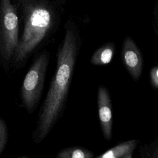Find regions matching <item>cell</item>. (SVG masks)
<instances>
[{
	"mask_svg": "<svg viewBox=\"0 0 158 158\" xmlns=\"http://www.w3.org/2000/svg\"><path fill=\"white\" fill-rule=\"evenodd\" d=\"M78 44L73 31L67 28L57 55V65L46 98L39 112L33 133L35 143H40L50 133L60 117L67 98L72 80Z\"/></svg>",
	"mask_w": 158,
	"mask_h": 158,
	"instance_id": "1",
	"label": "cell"
},
{
	"mask_svg": "<svg viewBox=\"0 0 158 158\" xmlns=\"http://www.w3.org/2000/svg\"><path fill=\"white\" fill-rule=\"evenodd\" d=\"M137 144L135 139L122 143L103 154L98 156V158H131L133 151Z\"/></svg>",
	"mask_w": 158,
	"mask_h": 158,
	"instance_id": "7",
	"label": "cell"
},
{
	"mask_svg": "<svg viewBox=\"0 0 158 158\" xmlns=\"http://www.w3.org/2000/svg\"><path fill=\"white\" fill-rule=\"evenodd\" d=\"M98 106L101 130L104 138L109 141L112 138V106L107 90L103 86L98 89Z\"/></svg>",
	"mask_w": 158,
	"mask_h": 158,
	"instance_id": "6",
	"label": "cell"
},
{
	"mask_svg": "<svg viewBox=\"0 0 158 158\" xmlns=\"http://www.w3.org/2000/svg\"><path fill=\"white\" fill-rule=\"evenodd\" d=\"M17 9L10 0H0V62L8 69L19 40Z\"/></svg>",
	"mask_w": 158,
	"mask_h": 158,
	"instance_id": "4",
	"label": "cell"
},
{
	"mask_svg": "<svg viewBox=\"0 0 158 158\" xmlns=\"http://www.w3.org/2000/svg\"><path fill=\"white\" fill-rule=\"evenodd\" d=\"M114 45L112 43H107L98 49L91 58V62L93 65H101L109 64L114 53Z\"/></svg>",
	"mask_w": 158,
	"mask_h": 158,
	"instance_id": "8",
	"label": "cell"
},
{
	"mask_svg": "<svg viewBox=\"0 0 158 158\" xmlns=\"http://www.w3.org/2000/svg\"><path fill=\"white\" fill-rule=\"evenodd\" d=\"M23 29L19 37L11 64L19 68L25 64L28 58L38 49L52 28L54 15L45 3L35 0L23 7Z\"/></svg>",
	"mask_w": 158,
	"mask_h": 158,
	"instance_id": "2",
	"label": "cell"
},
{
	"mask_svg": "<svg viewBox=\"0 0 158 158\" xmlns=\"http://www.w3.org/2000/svg\"><path fill=\"white\" fill-rule=\"evenodd\" d=\"M150 78L152 85L155 88H158V67H153L150 72Z\"/></svg>",
	"mask_w": 158,
	"mask_h": 158,
	"instance_id": "11",
	"label": "cell"
},
{
	"mask_svg": "<svg viewBox=\"0 0 158 158\" xmlns=\"http://www.w3.org/2000/svg\"><path fill=\"white\" fill-rule=\"evenodd\" d=\"M49 60L47 51L41 52L33 60L27 72L20 89L22 104L27 112L31 114L41 98Z\"/></svg>",
	"mask_w": 158,
	"mask_h": 158,
	"instance_id": "3",
	"label": "cell"
},
{
	"mask_svg": "<svg viewBox=\"0 0 158 158\" xmlns=\"http://www.w3.org/2000/svg\"><path fill=\"white\" fill-rule=\"evenodd\" d=\"M57 158H91L93 153L83 148L70 147L59 151L56 155Z\"/></svg>",
	"mask_w": 158,
	"mask_h": 158,
	"instance_id": "9",
	"label": "cell"
},
{
	"mask_svg": "<svg viewBox=\"0 0 158 158\" xmlns=\"http://www.w3.org/2000/svg\"><path fill=\"white\" fill-rule=\"evenodd\" d=\"M122 56L127 70L134 80H138L142 71L143 59L136 44L129 36L123 41Z\"/></svg>",
	"mask_w": 158,
	"mask_h": 158,
	"instance_id": "5",
	"label": "cell"
},
{
	"mask_svg": "<svg viewBox=\"0 0 158 158\" xmlns=\"http://www.w3.org/2000/svg\"><path fill=\"white\" fill-rule=\"evenodd\" d=\"M8 139V130L6 123L0 117V155L4 150Z\"/></svg>",
	"mask_w": 158,
	"mask_h": 158,
	"instance_id": "10",
	"label": "cell"
}]
</instances>
